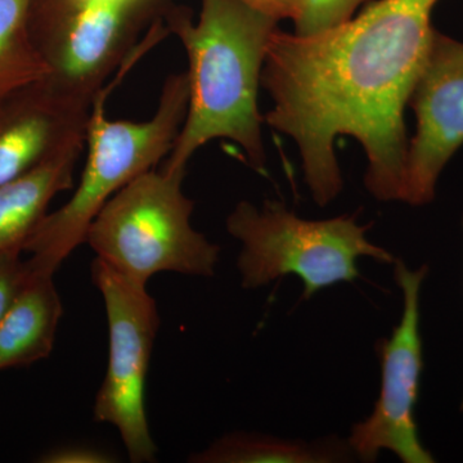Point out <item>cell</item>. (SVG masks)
I'll return each instance as SVG.
<instances>
[{
	"instance_id": "obj_3",
	"label": "cell",
	"mask_w": 463,
	"mask_h": 463,
	"mask_svg": "<svg viewBox=\"0 0 463 463\" xmlns=\"http://www.w3.org/2000/svg\"><path fill=\"white\" fill-rule=\"evenodd\" d=\"M94 100L88 120V155L71 199L48 213L24 246L32 274L54 276L61 264L87 240L91 222L109 199L141 174L169 156L181 132L190 100L187 71L166 79L156 112L145 121L109 120L105 100Z\"/></svg>"
},
{
	"instance_id": "obj_12",
	"label": "cell",
	"mask_w": 463,
	"mask_h": 463,
	"mask_svg": "<svg viewBox=\"0 0 463 463\" xmlns=\"http://www.w3.org/2000/svg\"><path fill=\"white\" fill-rule=\"evenodd\" d=\"M81 148L51 158L14 181L0 184V252L23 250L48 214L51 201L74 184Z\"/></svg>"
},
{
	"instance_id": "obj_11",
	"label": "cell",
	"mask_w": 463,
	"mask_h": 463,
	"mask_svg": "<svg viewBox=\"0 0 463 463\" xmlns=\"http://www.w3.org/2000/svg\"><path fill=\"white\" fill-rule=\"evenodd\" d=\"M63 304L51 274H32L0 319V371L27 367L53 350Z\"/></svg>"
},
{
	"instance_id": "obj_19",
	"label": "cell",
	"mask_w": 463,
	"mask_h": 463,
	"mask_svg": "<svg viewBox=\"0 0 463 463\" xmlns=\"http://www.w3.org/2000/svg\"><path fill=\"white\" fill-rule=\"evenodd\" d=\"M462 223H463V221H462ZM461 412L463 413V399H462V403H461Z\"/></svg>"
},
{
	"instance_id": "obj_10",
	"label": "cell",
	"mask_w": 463,
	"mask_h": 463,
	"mask_svg": "<svg viewBox=\"0 0 463 463\" xmlns=\"http://www.w3.org/2000/svg\"><path fill=\"white\" fill-rule=\"evenodd\" d=\"M90 108L60 96L44 81L0 102V184L70 149L83 148Z\"/></svg>"
},
{
	"instance_id": "obj_9",
	"label": "cell",
	"mask_w": 463,
	"mask_h": 463,
	"mask_svg": "<svg viewBox=\"0 0 463 463\" xmlns=\"http://www.w3.org/2000/svg\"><path fill=\"white\" fill-rule=\"evenodd\" d=\"M408 105L417 130L408 145L403 203H432L439 176L463 145V43L435 29Z\"/></svg>"
},
{
	"instance_id": "obj_16",
	"label": "cell",
	"mask_w": 463,
	"mask_h": 463,
	"mask_svg": "<svg viewBox=\"0 0 463 463\" xmlns=\"http://www.w3.org/2000/svg\"><path fill=\"white\" fill-rule=\"evenodd\" d=\"M23 250L0 252V319L30 279Z\"/></svg>"
},
{
	"instance_id": "obj_2",
	"label": "cell",
	"mask_w": 463,
	"mask_h": 463,
	"mask_svg": "<svg viewBox=\"0 0 463 463\" xmlns=\"http://www.w3.org/2000/svg\"><path fill=\"white\" fill-rule=\"evenodd\" d=\"M277 24L242 0H203L196 24L185 14L169 17L170 32L187 52L190 100L164 169L185 172L203 146L228 139L242 148L250 166L264 172L258 90Z\"/></svg>"
},
{
	"instance_id": "obj_14",
	"label": "cell",
	"mask_w": 463,
	"mask_h": 463,
	"mask_svg": "<svg viewBox=\"0 0 463 463\" xmlns=\"http://www.w3.org/2000/svg\"><path fill=\"white\" fill-rule=\"evenodd\" d=\"M32 2L0 0V102L48 74L30 36Z\"/></svg>"
},
{
	"instance_id": "obj_4",
	"label": "cell",
	"mask_w": 463,
	"mask_h": 463,
	"mask_svg": "<svg viewBox=\"0 0 463 463\" xmlns=\"http://www.w3.org/2000/svg\"><path fill=\"white\" fill-rule=\"evenodd\" d=\"M184 175L151 169L116 192L88 230L96 258L142 285L164 272L214 276L221 248L192 227Z\"/></svg>"
},
{
	"instance_id": "obj_1",
	"label": "cell",
	"mask_w": 463,
	"mask_h": 463,
	"mask_svg": "<svg viewBox=\"0 0 463 463\" xmlns=\"http://www.w3.org/2000/svg\"><path fill=\"white\" fill-rule=\"evenodd\" d=\"M438 2L376 0L321 33L277 27L270 35L261 85L273 108L264 121L297 143L317 205L343 190L334 148L340 136L364 147V184L374 199H403L410 145L404 109L430 50Z\"/></svg>"
},
{
	"instance_id": "obj_13",
	"label": "cell",
	"mask_w": 463,
	"mask_h": 463,
	"mask_svg": "<svg viewBox=\"0 0 463 463\" xmlns=\"http://www.w3.org/2000/svg\"><path fill=\"white\" fill-rule=\"evenodd\" d=\"M356 457L347 439L331 435L307 441L260 432H232L188 457L192 463H344Z\"/></svg>"
},
{
	"instance_id": "obj_8",
	"label": "cell",
	"mask_w": 463,
	"mask_h": 463,
	"mask_svg": "<svg viewBox=\"0 0 463 463\" xmlns=\"http://www.w3.org/2000/svg\"><path fill=\"white\" fill-rule=\"evenodd\" d=\"M429 265L410 269L394 261V279L402 291L401 321L389 339L381 341V389L373 412L353 425L347 443L358 461L371 463L389 450L404 463H434V456L419 437L416 404L423 371L420 334V292Z\"/></svg>"
},
{
	"instance_id": "obj_17",
	"label": "cell",
	"mask_w": 463,
	"mask_h": 463,
	"mask_svg": "<svg viewBox=\"0 0 463 463\" xmlns=\"http://www.w3.org/2000/svg\"><path fill=\"white\" fill-rule=\"evenodd\" d=\"M114 457L90 446H65L48 450L39 458L43 463H109Z\"/></svg>"
},
{
	"instance_id": "obj_18",
	"label": "cell",
	"mask_w": 463,
	"mask_h": 463,
	"mask_svg": "<svg viewBox=\"0 0 463 463\" xmlns=\"http://www.w3.org/2000/svg\"><path fill=\"white\" fill-rule=\"evenodd\" d=\"M243 3L276 21H297L300 17L303 0H242Z\"/></svg>"
},
{
	"instance_id": "obj_15",
	"label": "cell",
	"mask_w": 463,
	"mask_h": 463,
	"mask_svg": "<svg viewBox=\"0 0 463 463\" xmlns=\"http://www.w3.org/2000/svg\"><path fill=\"white\" fill-rule=\"evenodd\" d=\"M365 0H303L295 33L312 35L346 23Z\"/></svg>"
},
{
	"instance_id": "obj_5",
	"label": "cell",
	"mask_w": 463,
	"mask_h": 463,
	"mask_svg": "<svg viewBox=\"0 0 463 463\" xmlns=\"http://www.w3.org/2000/svg\"><path fill=\"white\" fill-rule=\"evenodd\" d=\"M356 215L307 221L281 201L267 200L261 207L241 201L225 222L228 233L241 242V285L260 288L294 274L303 282L307 300L319 289L358 279L359 258L394 264L388 250L365 236L373 224H358Z\"/></svg>"
},
{
	"instance_id": "obj_6",
	"label": "cell",
	"mask_w": 463,
	"mask_h": 463,
	"mask_svg": "<svg viewBox=\"0 0 463 463\" xmlns=\"http://www.w3.org/2000/svg\"><path fill=\"white\" fill-rule=\"evenodd\" d=\"M90 273L109 323L108 371L94 401V420L118 429L130 461L154 462L157 447L146 412V380L160 327L156 301L147 285L116 272L99 258Z\"/></svg>"
},
{
	"instance_id": "obj_7",
	"label": "cell",
	"mask_w": 463,
	"mask_h": 463,
	"mask_svg": "<svg viewBox=\"0 0 463 463\" xmlns=\"http://www.w3.org/2000/svg\"><path fill=\"white\" fill-rule=\"evenodd\" d=\"M141 0H72L66 7H30L29 32L47 66L52 90L91 109L109 76L132 60Z\"/></svg>"
}]
</instances>
